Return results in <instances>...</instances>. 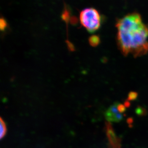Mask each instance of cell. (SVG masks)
I'll list each match as a JSON object with an SVG mask.
<instances>
[{
  "instance_id": "6da1fadb",
  "label": "cell",
  "mask_w": 148,
  "mask_h": 148,
  "mask_svg": "<svg viewBox=\"0 0 148 148\" xmlns=\"http://www.w3.org/2000/svg\"><path fill=\"white\" fill-rule=\"evenodd\" d=\"M117 43L123 54L141 56L148 51V27L143 24L141 16L133 13L118 20Z\"/></svg>"
},
{
  "instance_id": "7a4b0ae2",
  "label": "cell",
  "mask_w": 148,
  "mask_h": 148,
  "mask_svg": "<svg viewBox=\"0 0 148 148\" xmlns=\"http://www.w3.org/2000/svg\"><path fill=\"white\" fill-rule=\"evenodd\" d=\"M80 20L84 27L89 32L98 29L101 25V16L99 12L93 7H87L80 13Z\"/></svg>"
},
{
  "instance_id": "3957f363",
  "label": "cell",
  "mask_w": 148,
  "mask_h": 148,
  "mask_svg": "<svg viewBox=\"0 0 148 148\" xmlns=\"http://www.w3.org/2000/svg\"><path fill=\"white\" fill-rule=\"evenodd\" d=\"M105 131L109 141L110 148H121V140L116 135L115 130L110 122H106L105 123Z\"/></svg>"
},
{
  "instance_id": "277c9868",
  "label": "cell",
  "mask_w": 148,
  "mask_h": 148,
  "mask_svg": "<svg viewBox=\"0 0 148 148\" xmlns=\"http://www.w3.org/2000/svg\"><path fill=\"white\" fill-rule=\"evenodd\" d=\"M119 103L116 102L111 105L105 112V116L108 122H119L123 119V114L119 112L118 109Z\"/></svg>"
},
{
  "instance_id": "5b68a950",
  "label": "cell",
  "mask_w": 148,
  "mask_h": 148,
  "mask_svg": "<svg viewBox=\"0 0 148 148\" xmlns=\"http://www.w3.org/2000/svg\"><path fill=\"white\" fill-rule=\"evenodd\" d=\"M88 41L90 45H91L92 46L95 47L99 44L100 39L98 35H91L88 38Z\"/></svg>"
},
{
  "instance_id": "8992f818",
  "label": "cell",
  "mask_w": 148,
  "mask_h": 148,
  "mask_svg": "<svg viewBox=\"0 0 148 148\" xmlns=\"http://www.w3.org/2000/svg\"><path fill=\"white\" fill-rule=\"evenodd\" d=\"M0 126H1L0 127H1L0 138L2 139L7 133V129L5 123L1 117V119H0Z\"/></svg>"
},
{
  "instance_id": "52a82bcc",
  "label": "cell",
  "mask_w": 148,
  "mask_h": 148,
  "mask_svg": "<svg viewBox=\"0 0 148 148\" xmlns=\"http://www.w3.org/2000/svg\"><path fill=\"white\" fill-rule=\"evenodd\" d=\"M135 112L136 114L139 116H145L146 114L145 109L140 106H138L136 109Z\"/></svg>"
},
{
  "instance_id": "ba28073f",
  "label": "cell",
  "mask_w": 148,
  "mask_h": 148,
  "mask_svg": "<svg viewBox=\"0 0 148 148\" xmlns=\"http://www.w3.org/2000/svg\"><path fill=\"white\" fill-rule=\"evenodd\" d=\"M69 17H70V12L67 9L64 8V10L62 14V19L63 20H64L66 23H68L69 20Z\"/></svg>"
},
{
  "instance_id": "9c48e42d",
  "label": "cell",
  "mask_w": 148,
  "mask_h": 148,
  "mask_svg": "<svg viewBox=\"0 0 148 148\" xmlns=\"http://www.w3.org/2000/svg\"><path fill=\"white\" fill-rule=\"evenodd\" d=\"M7 27V23L4 18L1 17L0 18V28L1 31H4Z\"/></svg>"
},
{
  "instance_id": "30bf717a",
  "label": "cell",
  "mask_w": 148,
  "mask_h": 148,
  "mask_svg": "<svg viewBox=\"0 0 148 148\" xmlns=\"http://www.w3.org/2000/svg\"><path fill=\"white\" fill-rule=\"evenodd\" d=\"M138 94L137 92H132L129 93L128 95V100L130 101L134 100L137 98Z\"/></svg>"
},
{
  "instance_id": "8fae6325",
  "label": "cell",
  "mask_w": 148,
  "mask_h": 148,
  "mask_svg": "<svg viewBox=\"0 0 148 148\" xmlns=\"http://www.w3.org/2000/svg\"><path fill=\"white\" fill-rule=\"evenodd\" d=\"M70 20H71V24H76L77 22V18L75 16H73L71 17Z\"/></svg>"
},
{
  "instance_id": "7c38bea8",
  "label": "cell",
  "mask_w": 148,
  "mask_h": 148,
  "mask_svg": "<svg viewBox=\"0 0 148 148\" xmlns=\"http://www.w3.org/2000/svg\"><path fill=\"white\" fill-rule=\"evenodd\" d=\"M67 42V45L69 48V49L71 50H73L74 49V47L73 46V44L71 43L70 42H69L68 41L66 40Z\"/></svg>"
}]
</instances>
